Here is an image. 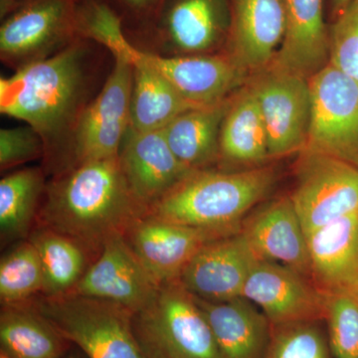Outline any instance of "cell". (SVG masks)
<instances>
[{
    "label": "cell",
    "mask_w": 358,
    "mask_h": 358,
    "mask_svg": "<svg viewBox=\"0 0 358 358\" xmlns=\"http://www.w3.org/2000/svg\"><path fill=\"white\" fill-rule=\"evenodd\" d=\"M147 214L131 192L117 155L56 173L47 182L36 223L99 255L109 240L126 236Z\"/></svg>",
    "instance_id": "cell-1"
},
{
    "label": "cell",
    "mask_w": 358,
    "mask_h": 358,
    "mask_svg": "<svg viewBox=\"0 0 358 358\" xmlns=\"http://www.w3.org/2000/svg\"><path fill=\"white\" fill-rule=\"evenodd\" d=\"M87 49L75 40L51 57L0 79V112L36 129L44 140L45 159L55 162L67 148L78 119L88 105Z\"/></svg>",
    "instance_id": "cell-2"
},
{
    "label": "cell",
    "mask_w": 358,
    "mask_h": 358,
    "mask_svg": "<svg viewBox=\"0 0 358 358\" xmlns=\"http://www.w3.org/2000/svg\"><path fill=\"white\" fill-rule=\"evenodd\" d=\"M277 173L270 166L240 171H192L148 208V215L230 235L241 229L254 206L272 192Z\"/></svg>",
    "instance_id": "cell-3"
},
{
    "label": "cell",
    "mask_w": 358,
    "mask_h": 358,
    "mask_svg": "<svg viewBox=\"0 0 358 358\" xmlns=\"http://www.w3.org/2000/svg\"><path fill=\"white\" fill-rule=\"evenodd\" d=\"M95 39L131 66L157 73L197 107L223 102L246 84L248 74L229 55L162 56L136 48L122 33L119 18L103 21L96 29Z\"/></svg>",
    "instance_id": "cell-4"
},
{
    "label": "cell",
    "mask_w": 358,
    "mask_h": 358,
    "mask_svg": "<svg viewBox=\"0 0 358 358\" xmlns=\"http://www.w3.org/2000/svg\"><path fill=\"white\" fill-rule=\"evenodd\" d=\"M28 303L88 358H150L134 334V313L121 305L77 294H39Z\"/></svg>",
    "instance_id": "cell-5"
},
{
    "label": "cell",
    "mask_w": 358,
    "mask_h": 358,
    "mask_svg": "<svg viewBox=\"0 0 358 358\" xmlns=\"http://www.w3.org/2000/svg\"><path fill=\"white\" fill-rule=\"evenodd\" d=\"M133 327L150 358H223L204 313L179 280L160 286L134 313Z\"/></svg>",
    "instance_id": "cell-6"
},
{
    "label": "cell",
    "mask_w": 358,
    "mask_h": 358,
    "mask_svg": "<svg viewBox=\"0 0 358 358\" xmlns=\"http://www.w3.org/2000/svg\"><path fill=\"white\" fill-rule=\"evenodd\" d=\"M308 84L312 115L301 152L327 155L358 167L357 80L327 64Z\"/></svg>",
    "instance_id": "cell-7"
},
{
    "label": "cell",
    "mask_w": 358,
    "mask_h": 358,
    "mask_svg": "<svg viewBox=\"0 0 358 358\" xmlns=\"http://www.w3.org/2000/svg\"><path fill=\"white\" fill-rule=\"evenodd\" d=\"M78 33L74 0H28L2 21L0 57L16 71L58 53Z\"/></svg>",
    "instance_id": "cell-8"
},
{
    "label": "cell",
    "mask_w": 358,
    "mask_h": 358,
    "mask_svg": "<svg viewBox=\"0 0 358 358\" xmlns=\"http://www.w3.org/2000/svg\"><path fill=\"white\" fill-rule=\"evenodd\" d=\"M114 57V69L102 90L78 119L71 136L67 169L119 155L131 124L134 70L124 59Z\"/></svg>",
    "instance_id": "cell-9"
},
{
    "label": "cell",
    "mask_w": 358,
    "mask_h": 358,
    "mask_svg": "<svg viewBox=\"0 0 358 358\" xmlns=\"http://www.w3.org/2000/svg\"><path fill=\"white\" fill-rule=\"evenodd\" d=\"M247 83L260 107L270 159L301 154L307 145L312 115L308 79L268 65Z\"/></svg>",
    "instance_id": "cell-10"
},
{
    "label": "cell",
    "mask_w": 358,
    "mask_h": 358,
    "mask_svg": "<svg viewBox=\"0 0 358 358\" xmlns=\"http://www.w3.org/2000/svg\"><path fill=\"white\" fill-rule=\"evenodd\" d=\"M306 233L358 213V167L317 154H300L289 195Z\"/></svg>",
    "instance_id": "cell-11"
},
{
    "label": "cell",
    "mask_w": 358,
    "mask_h": 358,
    "mask_svg": "<svg viewBox=\"0 0 358 358\" xmlns=\"http://www.w3.org/2000/svg\"><path fill=\"white\" fill-rule=\"evenodd\" d=\"M160 286L126 237L117 236L103 245L96 261L69 294L110 301L136 313L152 301Z\"/></svg>",
    "instance_id": "cell-12"
},
{
    "label": "cell",
    "mask_w": 358,
    "mask_h": 358,
    "mask_svg": "<svg viewBox=\"0 0 358 358\" xmlns=\"http://www.w3.org/2000/svg\"><path fill=\"white\" fill-rule=\"evenodd\" d=\"M260 308L272 326L324 320V294L307 275L270 261H258L242 296Z\"/></svg>",
    "instance_id": "cell-13"
},
{
    "label": "cell",
    "mask_w": 358,
    "mask_h": 358,
    "mask_svg": "<svg viewBox=\"0 0 358 358\" xmlns=\"http://www.w3.org/2000/svg\"><path fill=\"white\" fill-rule=\"evenodd\" d=\"M258 261L240 230L205 245L178 280L200 299L230 301L242 296L245 282Z\"/></svg>",
    "instance_id": "cell-14"
},
{
    "label": "cell",
    "mask_w": 358,
    "mask_h": 358,
    "mask_svg": "<svg viewBox=\"0 0 358 358\" xmlns=\"http://www.w3.org/2000/svg\"><path fill=\"white\" fill-rule=\"evenodd\" d=\"M227 235L145 215L126 235L143 265L159 284L176 281L205 245Z\"/></svg>",
    "instance_id": "cell-15"
},
{
    "label": "cell",
    "mask_w": 358,
    "mask_h": 358,
    "mask_svg": "<svg viewBox=\"0 0 358 358\" xmlns=\"http://www.w3.org/2000/svg\"><path fill=\"white\" fill-rule=\"evenodd\" d=\"M240 230L260 260L281 264L310 278L307 233L289 195L249 214Z\"/></svg>",
    "instance_id": "cell-16"
},
{
    "label": "cell",
    "mask_w": 358,
    "mask_h": 358,
    "mask_svg": "<svg viewBox=\"0 0 358 358\" xmlns=\"http://www.w3.org/2000/svg\"><path fill=\"white\" fill-rule=\"evenodd\" d=\"M119 159L131 192L148 211L192 173L176 159L164 131L141 133L129 128Z\"/></svg>",
    "instance_id": "cell-17"
},
{
    "label": "cell",
    "mask_w": 358,
    "mask_h": 358,
    "mask_svg": "<svg viewBox=\"0 0 358 358\" xmlns=\"http://www.w3.org/2000/svg\"><path fill=\"white\" fill-rule=\"evenodd\" d=\"M285 33L281 0H232L229 56L247 74L273 62Z\"/></svg>",
    "instance_id": "cell-18"
},
{
    "label": "cell",
    "mask_w": 358,
    "mask_h": 358,
    "mask_svg": "<svg viewBox=\"0 0 358 358\" xmlns=\"http://www.w3.org/2000/svg\"><path fill=\"white\" fill-rule=\"evenodd\" d=\"M228 0H164L159 32L171 49L183 55L207 54L229 37Z\"/></svg>",
    "instance_id": "cell-19"
},
{
    "label": "cell",
    "mask_w": 358,
    "mask_h": 358,
    "mask_svg": "<svg viewBox=\"0 0 358 358\" xmlns=\"http://www.w3.org/2000/svg\"><path fill=\"white\" fill-rule=\"evenodd\" d=\"M310 279L322 294L358 296V213L307 234Z\"/></svg>",
    "instance_id": "cell-20"
},
{
    "label": "cell",
    "mask_w": 358,
    "mask_h": 358,
    "mask_svg": "<svg viewBox=\"0 0 358 358\" xmlns=\"http://www.w3.org/2000/svg\"><path fill=\"white\" fill-rule=\"evenodd\" d=\"M286 33L270 65L310 79L329 64L324 0H281Z\"/></svg>",
    "instance_id": "cell-21"
},
{
    "label": "cell",
    "mask_w": 358,
    "mask_h": 358,
    "mask_svg": "<svg viewBox=\"0 0 358 358\" xmlns=\"http://www.w3.org/2000/svg\"><path fill=\"white\" fill-rule=\"evenodd\" d=\"M194 299L208 320L223 358H265L272 324L260 308L243 296L223 301Z\"/></svg>",
    "instance_id": "cell-22"
},
{
    "label": "cell",
    "mask_w": 358,
    "mask_h": 358,
    "mask_svg": "<svg viewBox=\"0 0 358 358\" xmlns=\"http://www.w3.org/2000/svg\"><path fill=\"white\" fill-rule=\"evenodd\" d=\"M270 159L268 136L253 91L245 85L231 99L221 128L219 162L226 166H262Z\"/></svg>",
    "instance_id": "cell-23"
},
{
    "label": "cell",
    "mask_w": 358,
    "mask_h": 358,
    "mask_svg": "<svg viewBox=\"0 0 358 358\" xmlns=\"http://www.w3.org/2000/svg\"><path fill=\"white\" fill-rule=\"evenodd\" d=\"M232 96L187 110L162 129L176 159L190 171L209 169L219 162L221 128Z\"/></svg>",
    "instance_id": "cell-24"
},
{
    "label": "cell",
    "mask_w": 358,
    "mask_h": 358,
    "mask_svg": "<svg viewBox=\"0 0 358 358\" xmlns=\"http://www.w3.org/2000/svg\"><path fill=\"white\" fill-rule=\"evenodd\" d=\"M1 350L16 358H61L72 343L29 303L2 306Z\"/></svg>",
    "instance_id": "cell-25"
},
{
    "label": "cell",
    "mask_w": 358,
    "mask_h": 358,
    "mask_svg": "<svg viewBox=\"0 0 358 358\" xmlns=\"http://www.w3.org/2000/svg\"><path fill=\"white\" fill-rule=\"evenodd\" d=\"M28 240L38 252L43 268L44 287L40 296L54 298L72 293L91 265L88 250L65 235L38 226Z\"/></svg>",
    "instance_id": "cell-26"
},
{
    "label": "cell",
    "mask_w": 358,
    "mask_h": 358,
    "mask_svg": "<svg viewBox=\"0 0 358 358\" xmlns=\"http://www.w3.org/2000/svg\"><path fill=\"white\" fill-rule=\"evenodd\" d=\"M133 70L129 128L134 131H162L178 115L199 108L154 71L134 66Z\"/></svg>",
    "instance_id": "cell-27"
},
{
    "label": "cell",
    "mask_w": 358,
    "mask_h": 358,
    "mask_svg": "<svg viewBox=\"0 0 358 358\" xmlns=\"http://www.w3.org/2000/svg\"><path fill=\"white\" fill-rule=\"evenodd\" d=\"M47 182L38 167L20 169L0 181V235L2 243L29 236L36 222Z\"/></svg>",
    "instance_id": "cell-28"
},
{
    "label": "cell",
    "mask_w": 358,
    "mask_h": 358,
    "mask_svg": "<svg viewBox=\"0 0 358 358\" xmlns=\"http://www.w3.org/2000/svg\"><path fill=\"white\" fill-rule=\"evenodd\" d=\"M44 274L38 252L29 241H21L0 260L2 306H20L41 294Z\"/></svg>",
    "instance_id": "cell-29"
},
{
    "label": "cell",
    "mask_w": 358,
    "mask_h": 358,
    "mask_svg": "<svg viewBox=\"0 0 358 358\" xmlns=\"http://www.w3.org/2000/svg\"><path fill=\"white\" fill-rule=\"evenodd\" d=\"M317 322L272 326L265 358H334L327 334Z\"/></svg>",
    "instance_id": "cell-30"
},
{
    "label": "cell",
    "mask_w": 358,
    "mask_h": 358,
    "mask_svg": "<svg viewBox=\"0 0 358 358\" xmlns=\"http://www.w3.org/2000/svg\"><path fill=\"white\" fill-rule=\"evenodd\" d=\"M324 320L334 358H358V296L324 293Z\"/></svg>",
    "instance_id": "cell-31"
},
{
    "label": "cell",
    "mask_w": 358,
    "mask_h": 358,
    "mask_svg": "<svg viewBox=\"0 0 358 358\" xmlns=\"http://www.w3.org/2000/svg\"><path fill=\"white\" fill-rule=\"evenodd\" d=\"M329 64L358 81V4L334 18L329 29Z\"/></svg>",
    "instance_id": "cell-32"
},
{
    "label": "cell",
    "mask_w": 358,
    "mask_h": 358,
    "mask_svg": "<svg viewBox=\"0 0 358 358\" xmlns=\"http://www.w3.org/2000/svg\"><path fill=\"white\" fill-rule=\"evenodd\" d=\"M45 152L43 138L29 124L0 131L1 171L44 157Z\"/></svg>",
    "instance_id": "cell-33"
},
{
    "label": "cell",
    "mask_w": 358,
    "mask_h": 358,
    "mask_svg": "<svg viewBox=\"0 0 358 358\" xmlns=\"http://www.w3.org/2000/svg\"><path fill=\"white\" fill-rule=\"evenodd\" d=\"M358 0H331L334 18L345 13L350 7L357 6Z\"/></svg>",
    "instance_id": "cell-34"
},
{
    "label": "cell",
    "mask_w": 358,
    "mask_h": 358,
    "mask_svg": "<svg viewBox=\"0 0 358 358\" xmlns=\"http://www.w3.org/2000/svg\"><path fill=\"white\" fill-rule=\"evenodd\" d=\"M124 3L128 4L129 7L134 9H145L152 6L155 0H122Z\"/></svg>",
    "instance_id": "cell-35"
},
{
    "label": "cell",
    "mask_w": 358,
    "mask_h": 358,
    "mask_svg": "<svg viewBox=\"0 0 358 358\" xmlns=\"http://www.w3.org/2000/svg\"><path fill=\"white\" fill-rule=\"evenodd\" d=\"M61 358H88V357L80 348H78L77 346L72 345L69 352Z\"/></svg>",
    "instance_id": "cell-36"
},
{
    "label": "cell",
    "mask_w": 358,
    "mask_h": 358,
    "mask_svg": "<svg viewBox=\"0 0 358 358\" xmlns=\"http://www.w3.org/2000/svg\"><path fill=\"white\" fill-rule=\"evenodd\" d=\"M0 358H16L13 357V355H9L6 352H4L3 350H0Z\"/></svg>",
    "instance_id": "cell-37"
},
{
    "label": "cell",
    "mask_w": 358,
    "mask_h": 358,
    "mask_svg": "<svg viewBox=\"0 0 358 358\" xmlns=\"http://www.w3.org/2000/svg\"><path fill=\"white\" fill-rule=\"evenodd\" d=\"M2 1L6 2H6H8V3L11 4V3H13V1H14V0H2Z\"/></svg>",
    "instance_id": "cell-38"
}]
</instances>
